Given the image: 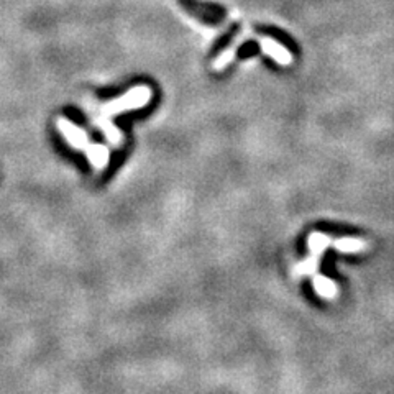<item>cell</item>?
Here are the masks:
<instances>
[{
	"label": "cell",
	"instance_id": "cell-8",
	"mask_svg": "<svg viewBox=\"0 0 394 394\" xmlns=\"http://www.w3.org/2000/svg\"><path fill=\"white\" fill-rule=\"evenodd\" d=\"M319 266H320V258L309 255L306 259H302V262H299L298 265L294 266L293 275L296 277L312 276V275H316V273H319Z\"/></svg>",
	"mask_w": 394,
	"mask_h": 394
},
{
	"label": "cell",
	"instance_id": "cell-5",
	"mask_svg": "<svg viewBox=\"0 0 394 394\" xmlns=\"http://www.w3.org/2000/svg\"><path fill=\"white\" fill-rule=\"evenodd\" d=\"M334 248L337 250L339 253L345 255H355L361 253L368 248V241L363 239H350V237H345V239H339L332 241Z\"/></svg>",
	"mask_w": 394,
	"mask_h": 394
},
{
	"label": "cell",
	"instance_id": "cell-1",
	"mask_svg": "<svg viewBox=\"0 0 394 394\" xmlns=\"http://www.w3.org/2000/svg\"><path fill=\"white\" fill-rule=\"evenodd\" d=\"M151 96H153V92H151V89L148 86H137L130 89L125 96L115 98V101L104 105V109H102V120H104V123H107L112 115L122 114V112L127 110L142 109V107H145L151 101Z\"/></svg>",
	"mask_w": 394,
	"mask_h": 394
},
{
	"label": "cell",
	"instance_id": "cell-2",
	"mask_svg": "<svg viewBox=\"0 0 394 394\" xmlns=\"http://www.w3.org/2000/svg\"><path fill=\"white\" fill-rule=\"evenodd\" d=\"M58 128H60L62 137L71 143V146L76 148V150H86L89 140H87V133L84 132L83 128L76 127L73 122H69V120L65 117L58 119Z\"/></svg>",
	"mask_w": 394,
	"mask_h": 394
},
{
	"label": "cell",
	"instance_id": "cell-4",
	"mask_svg": "<svg viewBox=\"0 0 394 394\" xmlns=\"http://www.w3.org/2000/svg\"><path fill=\"white\" fill-rule=\"evenodd\" d=\"M312 286H314L316 293L324 299H335L339 294L337 283L334 280H330V277L320 275V273L312 275Z\"/></svg>",
	"mask_w": 394,
	"mask_h": 394
},
{
	"label": "cell",
	"instance_id": "cell-6",
	"mask_svg": "<svg viewBox=\"0 0 394 394\" xmlns=\"http://www.w3.org/2000/svg\"><path fill=\"white\" fill-rule=\"evenodd\" d=\"M87 158L96 169H104L109 164V150L101 143H89L86 148Z\"/></svg>",
	"mask_w": 394,
	"mask_h": 394
},
{
	"label": "cell",
	"instance_id": "cell-9",
	"mask_svg": "<svg viewBox=\"0 0 394 394\" xmlns=\"http://www.w3.org/2000/svg\"><path fill=\"white\" fill-rule=\"evenodd\" d=\"M234 55H235V46L225 49V51H223L222 55L219 56L216 61H214V69H216V71H222V69L225 68V66L228 65V62L234 60Z\"/></svg>",
	"mask_w": 394,
	"mask_h": 394
},
{
	"label": "cell",
	"instance_id": "cell-3",
	"mask_svg": "<svg viewBox=\"0 0 394 394\" xmlns=\"http://www.w3.org/2000/svg\"><path fill=\"white\" fill-rule=\"evenodd\" d=\"M259 44H262V49L266 53L268 56H271L273 60L280 62V65H289L293 61V56L284 46H281L280 43H276L275 40L271 38H262L259 40Z\"/></svg>",
	"mask_w": 394,
	"mask_h": 394
},
{
	"label": "cell",
	"instance_id": "cell-7",
	"mask_svg": "<svg viewBox=\"0 0 394 394\" xmlns=\"http://www.w3.org/2000/svg\"><path fill=\"white\" fill-rule=\"evenodd\" d=\"M329 245H332V240H330L329 235L322 234V232H312L307 239L309 252H311L312 257L322 258V255H324Z\"/></svg>",
	"mask_w": 394,
	"mask_h": 394
}]
</instances>
